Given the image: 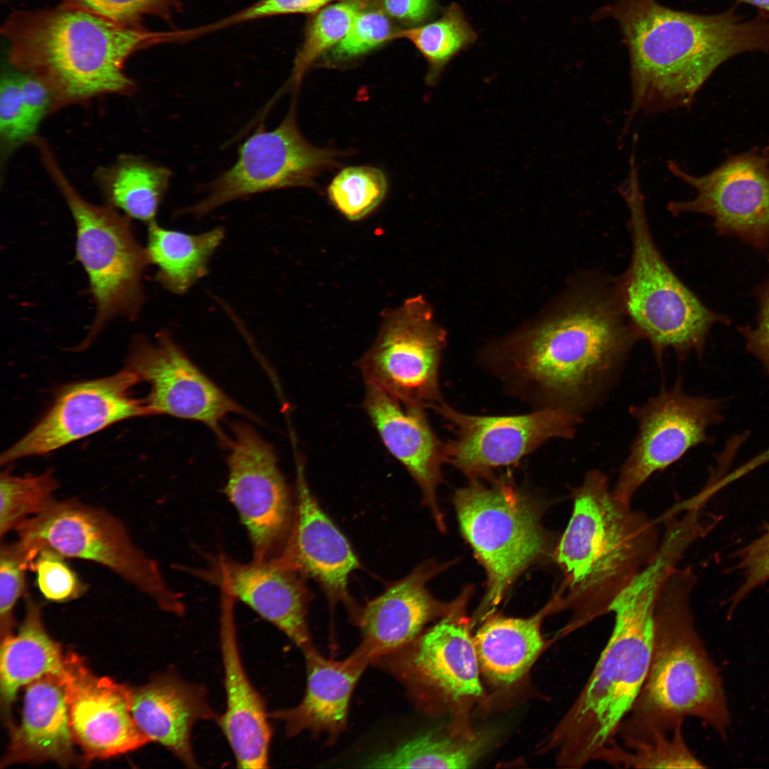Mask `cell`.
Returning a JSON list of instances; mask_svg holds the SVG:
<instances>
[{"mask_svg": "<svg viewBox=\"0 0 769 769\" xmlns=\"http://www.w3.org/2000/svg\"><path fill=\"white\" fill-rule=\"evenodd\" d=\"M234 600L222 591L219 639L226 707L217 723L231 748L238 768H267L273 734L270 715L243 665L234 621Z\"/></svg>", "mask_w": 769, "mask_h": 769, "instance_id": "obj_23", "label": "cell"}, {"mask_svg": "<svg viewBox=\"0 0 769 769\" xmlns=\"http://www.w3.org/2000/svg\"><path fill=\"white\" fill-rule=\"evenodd\" d=\"M139 382L125 368L63 388L41 420L2 454L1 464L49 453L125 419L150 416L145 399L131 394Z\"/></svg>", "mask_w": 769, "mask_h": 769, "instance_id": "obj_18", "label": "cell"}, {"mask_svg": "<svg viewBox=\"0 0 769 769\" xmlns=\"http://www.w3.org/2000/svg\"><path fill=\"white\" fill-rule=\"evenodd\" d=\"M64 556L48 548L38 551L30 570L36 573L37 587L48 600L66 602L83 596L88 587L69 566Z\"/></svg>", "mask_w": 769, "mask_h": 769, "instance_id": "obj_40", "label": "cell"}, {"mask_svg": "<svg viewBox=\"0 0 769 769\" xmlns=\"http://www.w3.org/2000/svg\"><path fill=\"white\" fill-rule=\"evenodd\" d=\"M74 741L87 760L135 750L150 742L131 711L132 690L106 676L95 675L75 653L66 655L59 676Z\"/></svg>", "mask_w": 769, "mask_h": 769, "instance_id": "obj_20", "label": "cell"}, {"mask_svg": "<svg viewBox=\"0 0 769 769\" xmlns=\"http://www.w3.org/2000/svg\"><path fill=\"white\" fill-rule=\"evenodd\" d=\"M30 564L17 542L0 545V629L1 639L12 634L14 610L26 593V571Z\"/></svg>", "mask_w": 769, "mask_h": 769, "instance_id": "obj_41", "label": "cell"}, {"mask_svg": "<svg viewBox=\"0 0 769 769\" xmlns=\"http://www.w3.org/2000/svg\"><path fill=\"white\" fill-rule=\"evenodd\" d=\"M131 711L140 731L165 747L186 767L199 768L191 743L194 726L200 721L218 722L206 689L169 671L132 690Z\"/></svg>", "mask_w": 769, "mask_h": 769, "instance_id": "obj_24", "label": "cell"}, {"mask_svg": "<svg viewBox=\"0 0 769 769\" xmlns=\"http://www.w3.org/2000/svg\"><path fill=\"white\" fill-rule=\"evenodd\" d=\"M454 501L462 533L487 572L478 614L483 618L516 576L545 551L548 540L534 509L509 485L486 486L472 478L456 492Z\"/></svg>", "mask_w": 769, "mask_h": 769, "instance_id": "obj_10", "label": "cell"}, {"mask_svg": "<svg viewBox=\"0 0 769 769\" xmlns=\"http://www.w3.org/2000/svg\"><path fill=\"white\" fill-rule=\"evenodd\" d=\"M372 5L374 0H340L320 10L307 28L294 58L289 82L298 86L313 63L343 38L356 15Z\"/></svg>", "mask_w": 769, "mask_h": 769, "instance_id": "obj_36", "label": "cell"}, {"mask_svg": "<svg viewBox=\"0 0 769 769\" xmlns=\"http://www.w3.org/2000/svg\"><path fill=\"white\" fill-rule=\"evenodd\" d=\"M763 151L765 154L769 155V144L763 148Z\"/></svg>", "mask_w": 769, "mask_h": 769, "instance_id": "obj_51", "label": "cell"}, {"mask_svg": "<svg viewBox=\"0 0 769 769\" xmlns=\"http://www.w3.org/2000/svg\"><path fill=\"white\" fill-rule=\"evenodd\" d=\"M202 576L271 623L301 650L313 644L307 621L310 592L304 575L275 558L241 563L223 555Z\"/></svg>", "mask_w": 769, "mask_h": 769, "instance_id": "obj_21", "label": "cell"}, {"mask_svg": "<svg viewBox=\"0 0 769 769\" xmlns=\"http://www.w3.org/2000/svg\"><path fill=\"white\" fill-rule=\"evenodd\" d=\"M389 17L411 27L421 25L435 12L436 0H375Z\"/></svg>", "mask_w": 769, "mask_h": 769, "instance_id": "obj_48", "label": "cell"}, {"mask_svg": "<svg viewBox=\"0 0 769 769\" xmlns=\"http://www.w3.org/2000/svg\"><path fill=\"white\" fill-rule=\"evenodd\" d=\"M682 728L618 732L596 760L622 768H706L688 746Z\"/></svg>", "mask_w": 769, "mask_h": 769, "instance_id": "obj_34", "label": "cell"}, {"mask_svg": "<svg viewBox=\"0 0 769 769\" xmlns=\"http://www.w3.org/2000/svg\"><path fill=\"white\" fill-rule=\"evenodd\" d=\"M661 538L657 520L618 500L602 471H587L573 491L572 515L555 550L565 594L554 610L571 612L560 636L610 613L616 598L654 560Z\"/></svg>", "mask_w": 769, "mask_h": 769, "instance_id": "obj_4", "label": "cell"}, {"mask_svg": "<svg viewBox=\"0 0 769 769\" xmlns=\"http://www.w3.org/2000/svg\"><path fill=\"white\" fill-rule=\"evenodd\" d=\"M363 404L384 446L415 480L441 525L436 490L445 461V444L434 433L424 408L404 404L369 384Z\"/></svg>", "mask_w": 769, "mask_h": 769, "instance_id": "obj_25", "label": "cell"}, {"mask_svg": "<svg viewBox=\"0 0 769 769\" xmlns=\"http://www.w3.org/2000/svg\"><path fill=\"white\" fill-rule=\"evenodd\" d=\"M225 493L245 526L253 561L278 558L290 538L295 509L272 446L244 423L231 426Z\"/></svg>", "mask_w": 769, "mask_h": 769, "instance_id": "obj_14", "label": "cell"}, {"mask_svg": "<svg viewBox=\"0 0 769 769\" xmlns=\"http://www.w3.org/2000/svg\"><path fill=\"white\" fill-rule=\"evenodd\" d=\"M737 1L749 4L758 9L760 12L769 16V0H736Z\"/></svg>", "mask_w": 769, "mask_h": 769, "instance_id": "obj_49", "label": "cell"}, {"mask_svg": "<svg viewBox=\"0 0 769 769\" xmlns=\"http://www.w3.org/2000/svg\"><path fill=\"white\" fill-rule=\"evenodd\" d=\"M74 742L61 679L44 676L27 686L21 721L12 730L1 768L48 760L68 765L74 758Z\"/></svg>", "mask_w": 769, "mask_h": 769, "instance_id": "obj_28", "label": "cell"}, {"mask_svg": "<svg viewBox=\"0 0 769 769\" xmlns=\"http://www.w3.org/2000/svg\"><path fill=\"white\" fill-rule=\"evenodd\" d=\"M19 74L28 122L35 132L43 116L53 110V98L49 88L40 79L24 73Z\"/></svg>", "mask_w": 769, "mask_h": 769, "instance_id": "obj_47", "label": "cell"}, {"mask_svg": "<svg viewBox=\"0 0 769 769\" xmlns=\"http://www.w3.org/2000/svg\"><path fill=\"white\" fill-rule=\"evenodd\" d=\"M397 679L421 708L460 703L483 693L480 668L468 621L458 607L397 651L375 660Z\"/></svg>", "mask_w": 769, "mask_h": 769, "instance_id": "obj_15", "label": "cell"}, {"mask_svg": "<svg viewBox=\"0 0 769 769\" xmlns=\"http://www.w3.org/2000/svg\"><path fill=\"white\" fill-rule=\"evenodd\" d=\"M396 31L380 8L369 6L356 15L343 38L322 57L328 63L356 58L392 41Z\"/></svg>", "mask_w": 769, "mask_h": 769, "instance_id": "obj_39", "label": "cell"}, {"mask_svg": "<svg viewBox=\"0 0 769 769\" xmlns=\"http://www.w3.org/2000/svg\"><path fill=\"white\" fill-rule=\"evenodd\" d=\"M65 659L60 646L46 632L40 605L26 595L25 617L18 634L1 639L0 695L6 718L19 689L48 674L60 676Z\"/></svg>", "mask_w": 769, "mask_h": 769, "instance_id": "obj_29", "label": "cell"}, {"mask_svg": "<svg viewBox=\"0 0 769 769\" xmlns=\"http://www.w3.org/2000/svg\"><path fill=\"white\" fill-rule=\"evenodd\" d=\"M695 583L694 570L677 565L661 585L648 671L618 731L671 730L694 717L726 738L730 715L721 679L695 627L691 605Z\"/></svg>", "mask_w": 769, "mask_h": 769, "instance_id": "obj_6", "label": "cell"}, {"mask_svg": "<svg viewBox=\"0 0 769 769\" xmlns=\"http://www.w3.org/2000/svg\"><path fill=\"white\" fill-rule=\"evenodd\" d=\"M341 152L308 142L296 124L295 102L274 130L260 127L240 147L235 164L206 187L200 201L178 212L204 216L219 206L254 194L310 187L323 172L338 164Z\"/></svg>", "mask_w": 769, "mask_h": 769, "instance_id": "obj_12", "label": "cell"}, {"mask_svg": "<svg viewBox=\"0 0 769 769\" xmlns=\"http://www.w3.org/2000/svg\"><path fill=\"white\" fill-rule=\"evenodd\" d=\"M172 172L141 157L122 155L112 165L97 172V179L108 204L130 219L155 221L168 188Z\"/></svg>", "mask_w": 769, "mask_h": 769, "instance_id": "obj_32", "label": "cell"}, {"mask_svg": "<svg viewBox=\"0 0 769 769\" xmlns=\"http://www.w3.org/2000/svg\"><path fill=\"white\" fill-rule=\"evenodd\" d=\"M302 652L307 674L304 696L294 707L269 713L270 718L284 723L288 737L307 731L325 734L331 743L346 729L352 694L369 664L352 654L340 661L327 659L315 645Z\"/></svg>", "mask_w": 769, "mask_h": 769, "instance_id": "obj_27", "label": "cell"}, {"mask_svg": "<svg viewBox=\"0 0 769 769\" xmlns=\"http://www.w3.org/2000/svg\"><path fill=\"white\" fill-rule=\"evenodd\" d=\"M59 483L51 471L40 474L0 476V538L45 510L55 499Z\"/></svg>", "mask_w": 769, "mask_h": 769, "instance_id": "obj_37", "label": "cell"}, {"mask_svg": "<svg viewBox=\"0 0 769 769\" xmlns=\"http://www.w3.org/2000/svg\"><path fill=\"white\" fill-rule=\"evenodd\" d=\"M616 281L587 273L559 312L491 354L488 365L540 409L582 417L613 386L639 340Z\"/></svg>", "mask_w": 769, "mask_h": 769, "instance_id": "obj_1", "label": "cell"}, {"mask_svg": "<svg viewBox=\"0 0 769 769\" xmlns=\"http://www.w3.org/2000/svg\"><path fill=\"white\" fill-rule=\"evenodd\" d=\"M759 313L756 326L741 327L746 347L762 365L769 377V278L757 291Z\"/></svg>", "mask_w": 769, "mask_h": 769, "instance_id": "obj_46", "label": "cell"}, {"mask_svg": "<svg viewBox=\"0 0 769 769\" xmlns=\"http://www.w3.org/2000/svg\"><path fill=\"white\" fill-rule=\"evenodd\" d=\"M14 68L49 88L53 110L103 94L135 89L125 73L133 53L177 41V31H151L108 19L63 1L12 12L1 27Z\"/></svg>", "mask_w": 769, "mask_h": 769, "instance_id": "obj_3", "label": "cell"}, {"mask_svg": "<svg viewBox=\"0 0 769 769\" xmlns=\"http://www.w3.org/2000/svg\"><path fill=\"white\" fill-rule=\"evenodd\" d=\"M659 552L616 598L614 626L586 684L555 726L545 746L558 766L581 768L615 737L646 678L652 655L654 612L659 590L675 567Z\"/></svg>", "mask_w": 769, "mask_h": 769, "instance_id": "obj_5", "label": "cell"}, {"mask_svg": "<svg viewBox=\"0 0 769 769\" xmlns=\"http://www.w3.org/2000/svg\"><path fill=\"white\" fill-rule=\"evenodd\" d=\"M670 172L693 188L694 198L671 201L674 216L698 213L712 217L720 234L735 236L753 247L769 246V155L757 148L729 156L703 175H694L669 160Z\"/></svg>", "mask_w": 769, "mask_h": 769, "instance_id": "obj_16", "label": "cell"}, {"mask_svg": "<svg viewBox=\"0 0 769 769\" xmlns=\"http://www.w3.org/2000/svg\"><path fill=\"white\" fill-rule=\"evenodd\" d=\"M150 387L145 399L150 415L166 414L202 422L220 435L229 414H249L189 358L166 332L154 341L137 337L127 367Z\"/></svg>", "mask_w": 769, "mask_h": 769, "instance_id": "obj_19", "label": "cell"}, {"mask_svg": "<svg viewBox=\"0 0 769 769\" xmlns=\"http://www.w3.org/2000/svg\"><path fill=\"white\" fill-rule=\"evenodd\" d=\"M723 401L687 393L678 379L645 402L629 409L637 434L612 491L631 504L638 489L691 449L709 439L711 427L723 419Z\"/></svg>", "mask_w": 769, "mask_h": 769, "instance_id": "obj_13", "label": "cell"}, {"mask_svg": "<svg viewBox=\"0 0 769 769\" xmlns=\"http://www.w3.org/2000/svg\"><path fill=\"white\" fill-rule=\"evenodd\" d=\"M32 562L51 548L65 558L99 564L152 598L167 612L183 615L182 595L165 581L157 563L132 540L123 522L108 511L75 498L54 500L15 530Z\"/></svg>", "mask_w": 769, "mask_h": 769, "instance_id": "obj_8", "label": "cell"}, {"mask_svg": "<svg viewBox=\"0 0 769 769\" xmlns=\"http://www.w3.org/2000/svg\"><path fill=\"white\" fill-rule=\"evenodd\" d=\"M0 134L6 150L33 139L23 104L19 71L4 73L0 88Z\"/></svg>", "mask_w": 769, "mask_h": 769, "instance_id": "obj_43", "label": "cell"}, {"mask_svg": "<svg viewBox=\"0 0 769 769\" xmlns=\"http://www.w3.org/2000/svg\"><path fill=\"white\" fill-rule=\"evenodd\" d=\"M446 331L422 295L382 314L375 342L358 361L366 384L406 404L431 409L442 402L439 369Z\"/></svg>", "mask_w": 769, "mask_h": 769, "instance_id": "obj_11", "label": "cell"}, {"mask_svg": "<svg viewBox=\"0 0 769 769\" xmlns=\"http://www.w3.org/2000/svg\"><path fill=\"white\" fill-rule=\"evenodd\" d=\"M432 409L455 434L445 444V461L472 478L517 462L550 439L573 438L582 422L578 415L551 408L522 415L477 416L442 402Z\"/></svg>", "mask_w": 769, "mask_h": 769, "instance_id": "obj_17", "label": "cell"}, {"mask_svg": "<svg viewBox=\"0 0 769 769\" xmlns=\"http://www.w3.org/2000/svg\"><path fill=\"white\" fill-rule=\"evenodd\" d=\"M296 495L293 528L278 558L318 581L332 604L342 602L354 622L360 608L349 595L348 580L360 563L345 535L310 491L301 464L297 466Z\"/></svg>", "mask_w": 769, "mask_h": 769, "instance_id": "obj_22", "label": "cell"}, {"mask_svg": "<svg viewBox=\"0 0 769 769\" xmlns=\"http://www.w3.org/2000/svg\"><path fill=\"white\" fill-rule=\"evenodd\" d=\"M629 164L628 177L619 187L629 211L632 241L629 266L616 279L622 309L659 363L669 350L681 357L701 355L711 327L728 319L707 308L662 256L647 221L639 166L634 160Z\"/></svg>", "mask_w": 769, "mask_h": 769, "instance_id": "obj_7", "label": "cell"}, {"mask_svg": "<svg viewBox=\"0 0 769 769\" xmlns=\"http://www.w3.org/2000/svg\"><path fill=\"white\" fill-rule=\"evenodd\" d=\"M148 225L145 247L156 281L167 291L182 295L208 273L211 256L225 236L216 227L200 234L169 229L154 221Z\"/></svg>", "mask_w": 769, "mask_h": 769, "instance_id": "obj_31", "label": "cell"}, {"mask_svg": "<svg viewBox=\"0 0 769 769\" xmlns=\"http://www.w3.org/2000/svg\"><path fill=\"white\" fill-rule=\"evenodd\" d=\"M407 38L426 59V80L434 84L446 64L460 51L474 43L477 34L467 21L461 7L454 2L441 16L432 22L397 30L392 40Z\"/></svg>", "mask_w": 769, "mask_h": 769, "instance_id": "obj_35", "label": "cell"}, {"mask_svg": "<svg viewBox=\"0 0 769 769\" xmlns=\"http://www.w3.org/2000/svg\"><path fill=\"white\" fill-rule=\"evenodd\" d=\"M614 19L630 58L632 100L625 129L639 113L689 106L711 74L747 52H769V16L749 19L733 6L711 15L655 0H614L594 16Z\"/></svg>", "mask_w": 769, "mask_h": 769, "instance_id": "obj_2", "label": "cell"}, {"mask_svg": "<svg viewBox=\"0 0 769 769\" xmlns=\"http://www.w3.org/2000/svg\"><path fill=\"white\" fill-rule=\"evenodd\" d=\"M39 150L74 219L76 256L88 276L95 303V317L85 346L111 320L137 317L145 300L142 280L150 261L146 249L133 234L130 218L108 204L97 206L85 200L69 182L47 144Z\"/></svg>", "mask_w": 769, "mask_h": 769, "instance_id": "obj_9", "label": "cell"}, {"mask_svg": "<svg viewBox=\"0 0 769 769\" xmlns=\"http://www.w3.org/2000/svg\"><path fill=\"white\" fill-rule=\"evenodd\" d=\"M387 189L384 174L367 166L342 169L332 180L328 194L332 204L350 221L360 220L374 210Z\"/></svg>", "mask_w": 769, "mask_h": 769, "instance_id": "obj_38", "label": "cell"}, {"mask_svg": "<svg viewBox=\"0 0 769 769\" xmlns=\"http://www.w3.org/2000/svg\"><path fill=\"white\" fill-rule=\"evenodd\" d=\"M688 511H697L698 513H699L701 514V513H700V512H699V511H697V510L691 509V510H688ZM669 514H672V513H667V514H666L665 516H666V515H669ZM704 520H706V523H707V524L708 525V526H709V530H710L711 529V526L710 523H708V521H707V520H706V519H704Z\"/></svg>", "mask_w": 769, "mask_h": 769, "instance_id": "obj_50", "label": "cell"}, {"mask_svg": "<svg viewBox=\"0 0 769 769\" xmlns=\"http://www.w3.org/2000/svg\"><path fill=\"white\" fill-rule=\"evenodd\" d=\"M735 558L741 582L728 600L729 615L752 591L769 581V525L760 536L736 551Z\"/></svg>", "mask_w": 769, "mask_h": 769, "instance_id": "obj_44", "label": "cell"}, {"mask_svg": "<svg viewBox=\"0 0 769 769\" xmlns=\"http://www.w3.org/2000/svg\"><path fill=\"white\" fill-rule=\"evenodd\" d=\"M485 734L457 737L429 731L368 759L367 768H467L473 766L488 746Z\"/></svg>", "mask_w": 769, "mask_h": 769, "instance_id": "obj_33", "label": "cell"}, {"mask_svg": "<svg viewBox=\"0 0 769 769\" xmlns=\"http://www.w3.org/2000/svg\"><path fill=\"white\" fill-rule=\"evenodd\" d=\"M63 1L108 19L130 26H142L147 16L169 20L181 11L180 0H64Z\"/></svg>", "mask_w": 769, "mask_h": 769, "instance_id": "obj_42", "label": "cell"}, {"mask_svg": "<svg viewBox=\"0 0 769 769\" xmlns=\"http://www.w3.org/2000/svg\"><path fill=\"white\" fill-rule=\"evenodd\" d=\"M334 1L258 0L249 6L210 24L199 26L201 34L259 19L291 14H313Z\"/></svg>", "mask_w": 769, "mask_h": 769, "instance_id": "obj_45", "label": "cell"}, {"mask_svg": "<svg viewBox=\"0 0 769 769\" xmlns=\"http://www.w3.org/2000/svg\"><path fill=\"white\" fill-rule=\"evenodd\" d=\"M544 610L528 618L492 617L473 637L480 671L491 683L508 686L528 671L545 644Z\"/></svg>", "mask_w": 769, "mask_h": 769, "instance_id": "obj_30", "label": "cell"}, {"mask_svg": "<svg viewBox=\"0 0 769 769\" xmlns=\"http://www.w3.org/2000/svg\"><path fill=\"white\" fill-rule=\"evenodd\" d=\"M431 575L421 566L360 608L355 624L362 639L352 655L369 664L407 645L446 610L426 588Z\"/></svg>", "mask_w": 769, "mask_h": 769, "instance_id": "obj_26", "label": "cell"}]
</instances>
